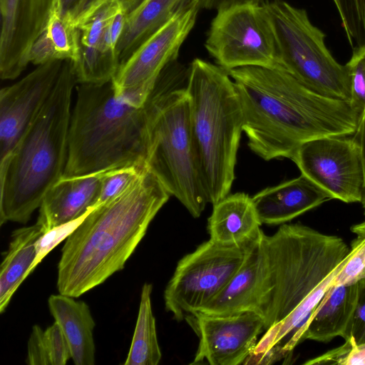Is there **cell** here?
I'll return each mask as SVG.
<instances>
[{
    "mask_svg": "<svg viewBox=\"0 0 365 365\" xmlns=\"http://www.w3.org/2000/svg\"><path fill=\"white\" fill-rule=\"evenodd\" d=\"M240 97L250 149L264 160L291 158L303 143L356 132L360 113L350 101L319 94L283 68L227 71Z\"/></svg>",
    "mask_w": 365,
    "mask_h": 365,
    "instance_id": "6da1fadb",
    "label": "cell"
},
{
    "mask_svg": "<svg viewBox=\"0 0 365 365\" xmlns=\"http://www.w3.org/2000/svg\"><path fill=\"white\" fill-rule=\"evenodd\" d=\"M170 196L145 167L125 191L94 208L62 247L58 293L78 297L123 269Z\"/></svg>",
    "mask_w": 365,
    "mask_h": 365,
    "instance_id": "7a4b0ae2",
    "label": "cell"
},
{
    "mask_svg": "<svg viewBox=\"0 0 365 365\" xmlns=\"http://www.w3.org/2000/svg\"><path fill=\"white\" fill-rule=\"evenodd\" d=\"M77 83L65 60L44 106L10 155L0 162V225L26 224L48 189L63 175L68 147L71 103Z\"/></svg>",
    "mask_w": 365,
    "mask_h": 365,
    "instance_id": "3957f363",
    "label": "cell"
},
{
    "mask_svg": "<svg viewBox=\"0 0 365 365\" xmlns=\"http://www.w3.org/2000/svg\"><path fill=\"white\" fill-rule=\"evenodd\" d=\"M349 252L341 237L300 223L283 224L271 236L262 232L255 312L264 331L282 322Z\"/></svg>",
    "mask_w": 365,
    "mask_h": 365,
    "instance_id": "277c9868",
    "label": "cell"
},
{
    "mask_svg": "<svg viewBox=\"0 0 365 365\" xmlns=\"http://www.w3.org/2000/svg\"><path fill=\"white\" fill-rule=\"evenodd\" d=\"M71 114L63 177L146 165L148 116L145 106L118 98L112 81L78 83Z\"/></svg>",
    "mask_w": 365,
    "mask_h": 365,
    "instance_id": "5b68a950",
    "label": "cell"
},
{
    "mask_svg": "<svg viewBox=\"0 0 365 365\" xmlns=\"http://www.w3.org/2000/svg\"><path fill=\"white\" fill-rule=\"evenodd\" d=\"M190 123L209 203L229 195L243 115L235 83L226 70L201 58L190 63L185 86Z\"/></svg>",
    "mask_w": 365,
    "mask_h": 365,
    "instance_id": "8992f818",
    "label": "cell"
},
{
    "mask_svg": "<svg viewBox=\"0 0 365 365\" xmlns=\"http://www.w3.org/2000/svg\"><path fill=\"white\" fill-rule=\"evenodd\" d=\"M145 107L146 167L193 217H199L209 200L193 142L187 95L185 87L177 86L175 71L160 75Z\"/></svg>",
    "mask_w": 365,
    "mask_h": 365,
    "instance_id": "52a82bcc",
    "label": "cell"
},
{
    "mask_svg": "<svg viewBox=\"0 0 365 365\" xmlns=\"http://www.w3.org/2000/svg\"><path fill=\"white\" fill-rule=\"evenodd\" d=\"M270 19L281 66L312 91L330 98L350 101L346 65L333 56L326 34L307 12L284 0L264 3Z\"/></svg>",
    "mask_w": 365,
    "mask_h": 365,
    "instance_id": "ba28073f",
    "label": "cell"
},
{
    "mask_svg": "<svg viewBox=\"0 0 365 365\" xmlns=\"http://www.w3.org/2000/svg\"><path fill=\"white\" fill-rule=\"evenodd\" d=\"M258 237L231 245L209 240L185 255L165 289V309L178 322L200 311L240 269Z\"/></svg>",
    "mask_w": 365,
    "mask_h": 365,
    "instance_id": "9c48e42d",
    "label": "cell"
},
{
    "mask_svg": "<svg viewBox=\"0 0 365 365\" xmlns=\"http://www.w3.org/2000/svg\"><path fill=\"white\" fill-rule=\"evenodd\" d=\"M205 47L226 71L245 66L283 68L264 4H237L217 11Z\"/></svg>",
    "mask_w": 365,
    "mask_h": 365,
    "instance_id": "30bf717a",
    "label": "cell"
},
{
    "mask_svg": "<svg viewBox=\"0 0 365 365\" xmlns=\"http://www.w3.org/2000/svg\"><path fill=\"white\" fill-rule=\"evenodd\" d=\"M200 9V0H194L178 11L119 66L112 79L118 98L135 107L145 106L162 71L176 61Z\"/></svg>",
    "mask_w": 365,
    "mask_h": 365,
    "instance_id": "8fae6325",
    "label": "cell"
},
{
    "mask_svg": "<svg viewBox=\"0 0 365 365\" xmlns=\"http://www.w3.org/2000/svg\"><path fill=\"white\" fill-rule=\"evenodd\" d=\"M302 175L330 199L361 202L364 172L361 148L352 135L326 136L301 144L290 158Z\"/></svg>",
    "mask_w": 365,
    "mask_h": 365,
    "instance_id": "7c38bea8",
    "label": "cell"
},
{
    "mask_svg": "<svg viewBox=\"0 0 365 365\" xmlns=\"http://www.w3.org/2000/svg\"><path fill=\"white\" fill-rule=\"evenodd\" d=\"M185 320L199 338L191 364L207 362L211 365L245 364L264 331L263 318L253 311L228 316L195 312Z\"/></svg>",
    "mask_w": 365,
    "mask_h": 365,
    "instance_id": "4fadbf2b",
    "label": "cell"
},
{
    "mask_svg": "<svg viewBox=\"0 0 365 365\" xmlns=\"http://www.w3.org/2000/svg\"><path fill=\"white\" fill-rule=\"evenodd\" d=\"M64 61L37 66L0 91V162L11 153L51 95Z\"/></svg>",
    "mask_w": 365,
    "mask_h": 365,
    "instance_id": "5bb4252c",
    "label": "cell"
},
{
    "mask_svg": "<svg viewBox=\"0 0 365 365\" xmlns=\"http://www.w3.org/2000/svg\"><path fill=\"white\" fill-rule=\"evenodd\" d=\"M122 9L118 0H102L76 22L79 53L72 63L77 83L103 84L113 78L119 61L110 24Z\"/></svg>",
    "mask_w": 365,
    "mask_h": 365,
    "instance_id": "9a60e30c",
    "label": "cell"
},
{
    "mask_svg": "<svg viewBox=\"0 0 365 365\" xmlns=\"http://www.w3.org/2000/svg\"><path fill=\"white\" fill-rule=\"evenodd\" d=\"M359 288V282L331 284L307 319L286 341L282 358L306 339L327 343L337 336L344 338L357 304Z\"/></svg>",
    "mask_w": 365,
    "mask_h": 365,
    "instance_id": "2e32d148",
    "label": "cell"
},
{
    "mask_svg": "<svg viewBox=\"0 0 365 365\" xmlns=\"http://www.w3.org/2000/svg\"><path fill=\"white\" fill-rule=\"evenodd\" d=\"M106 172L62 176L45 194L36 222L46 232L96 208Z\"/></svg>",
    "mask_w": 365,
    "mask_h": 365,
    "instance_id": "e0dca14e",
    "label": "cell"
},
{
    "mask_svg": "<svg viewBox=\"0 0 365 365\" xmlns=\"http://www.w3.org/2000/svg\"><path fill=\"white\" fill-rule=\"evenodd\" d=\"M252 197L260 222L269 225L285 224L330 200L302 174L265 188Z\"/></svg>",
    "mask_w": 365,
    "mask_h": 365,
    "instance_id": "ac0fdd59",
    "label": "cell"
},
{
    "mask_svg": "<svg viewBox=\"0 0 365 365\" xmlns=\"http://www.w3.org/2000/svg\"><path fill=\"white\" fill-rule=\"evenodd\" d=\"M262 222L252 197L244 192L227 195L213 205L208 219L210 240L222 245H242L257 239Z\"/></svg>",
    "mask_w": 365,
    "mask_h": 365,
    "instance_id": "d6986e66",
    "label": "cell"
},
{
    "mask_svg": "<svg viewBox=\"0 0 365 365\" xmlns=\"http://www.w3.org/2000/svg\"><path fill=\"white\" fill-rule=\"evenodd\" d=\"M49 311L61 327L70 346L76 365L95 364L93 339L95 321L88 305L83 301L58 293L48 299Z\"/></svg>",
    "mask_w": 365,
    "mask_h": 365,
    "instance_id": "ffe728a7",
    "label": "cell"
},
{
    "mask_svg": "<svg viewBox=\"0 0 365 365\" xmlns=\"http://www.w3.org/2000/svg\"><path fill=\"white\" fill-rule=\"evenodd\" d=\"M53 0H19L11 46L0 58L2 80L17 78L29 63L30 48L43 31Z\"/></svg>",
    "mask_w": 365,
    "mask_h": 365,
    "instance_id": "44dd1931",
    "label": "cell"
},
{
    "mask_svg": "<svg viewBox=\"0 0 365 365\" xmlns=\"http://www.w3.org/2000/svg\"><path fill=\"white\" fill-rule=\"evenodd\" d=\"M194 0H142L128 12L116 47L119 66L178 11Z\"/></svg>",
    "mask_w": 365,
    "mask_h": 365,
    "instance_id": "7402d4cb",
    "label": "cell"
},
{
    "mask_svg": "<svg viewBox=\"0 0 365 365\" xmlns=\"http://www.w3.org/2000/svg\"><path fill=\"white\" fill-rule=\"evenodd\" d=\"M259 238V237L252 245L242 267L226 286L197 312L212 316H228L247 311L255 312L258 286Z\"/></svg>",
    "mask_w": 365,
    "mask_h": 365,
    "instance_id": "603a6c76",
    "label": "cell"
},
{
    "mask_svg": "<svg viewBox=\"0 0 365 365\" xmlns=\"http://www.w3.org/2000/svg\"><path fill=\"white\" fill-rule=\"evenodd\" d=\"M38 224L15 230L0 267V313H4L35 259L36 243L44 233Z\"/></svg>",
    "mask_w": 365,
    "mask_h": 365,
    "instance_id": "cb8c5ba5",
    "label": "cell"
},
{
    "mask_svg": "<svg viewBox=\"0 0 365 365\" xmlns=\"http://www.w3.org/2000/svg\"><path fill=\"white\" fill-rule=\"evenodd\" d=\"M78 53L77 29L62 16L60 0H53L46 24L30 48L29 63L38 66L56 60L75 63Z\"/></svg>",
    "mask_w": 365,
    "mask_h": 365,
    "instance_id": "d4e9b609",
    "label": "cell"
},
{
    "mask_svg": "<svg viewBox=\"0 0 365 365\" xmlns=\"http://www.w3.org/2000/svg\"><path fill=\"white\" fill-rule=\"evenodd\" d=\"M152 290L150 283H145L142 287L137 322L124 365H157L161 360L151 305Z\"/></svg>",
    "mask_w": 365,
    "mask_h": 365,
    "instance_id": "484cf974",
    "label": "cell"
},
{
    "mask_svg": "<svg viewBox=\"0 0 365 365\" xmlns=\"http://www.w3.org/2000/svg\"><path fill=\"white\" fill-rule=\"evenodd\" d=\"M352 49L365 46V0H332Z\"/></svg>",
    "mask_w": 365,
    "mask_h": 365,
    "instance_id": "4316f807",
    "label": "cell"
},
{
    "mask_svg": "<svg viewBox=\"0 0 365 365\" xmlns=\"http://www.w3.org/2000/svg\"><path fill=\"white\" fill-rule=\"evenodd\" d=\"M356 235L344 263L334 277L333 285L354 284L365 278V235Z\"/></svg>",
    "mask_w": 365,
    "mask_h": 365,
    "instance_id": "83f0119b",
    "label": "cell"
},
{
    "mask_svg": "<svg viewBox=\"0 0 365 365\" xmlns=\"http://www.w3.org/2000/svg\"><path fill=\"white\" fill-rule=\"evenodd\" d=\"M146 165H132L108 170L102 180L96 207L125 191L140 175Z\"/></svg>",
    "mask_w": 365,
    "mask_h": 365,
    "instance_id": "f1b7e54d",
    "label": "cell"
},
{
    "mask_svg": "<svg viewBox=\"0 0 365 365\" xmlns=\"http://www.w3.org/2000/svg\"><path fill=\"white\" fill-rule=\"evenodd\" d=\"M91 211L76 220L55 226L40 236L36 243V257L29 271V275L51 251L78 228Z\"/></svg>",
    "mask_w": 365,
    "mask_h": 365,
    "instance_id": "f546056e",
    "label": "cell"
},
{
    "mask_svg": "<svg viewBox=\"0 0 365 365\" xmlns=\"http://www.w3.org/2000/svg\"><path fill=\"white\" fill-rule=\"evenodd\" d=\"M352 50L346 63L350 78V101L361 115L365 108V46Z\"/></svg>",
    "mask_w": 365,
    "mask_h": 365,
    "instance_id": "4dcf8cb0",
    "label": "cell"
},
{
    "mask_svg": "<svg viewBox=\"0 0 365 365\" xmlns=\"http://www.w3.org/2000/svg\"><path fill=\"white\" fill-rule=\"evenodd\" d=\"M305 364L365 365V343L345 341L341 346L309 359Z\"/></svg>",
    "mask_w": 365,
    "mask_h": 365,
    "instance_id": "1f68e13d",
    "label": "cell"
},
{
    "mask_svg": "<svg viewBox=\"0 0 365 365\" xmlns=\"http://www.w3.org/2000/svg\"><path fill=\"white\" fill-rule=\"evenodd\" d=\"M51 365H65L71 359L68 342L59 324H53L45 329Z\"/></svg>",
    "mask_w": 365,
    "mask_h": 365,
    "instance_id": "d6a6232c",
    "label": "cell"
},
{
    "mask_svg": "<svg viewBox=\"0 0 365 365\" xmlns=\"http://www.w3.org/2000/svg\"><path fill=\"white\" fill-rule=\"evenodd\" d=\"M26 363L29 365H51L45 330L36 324L27 344Z\"/></svg>",
    "mask_w": 365,
    "mask_h": 365,
    "instance_id": "836d02e7",
    "label": "cell"
},
{
    "mask_svg": "<svg viewBox=\"0 0 365 365\" xmlns=\"http://www.w3.org/2000/svg\"><path fill=\"white\" fill-rule=\"evenodd\" d=\"M343 339L356 344L365 343V287L361 284L357 304Z\"/></svg>",
    "mask_w": 365,
    "mask_h": 365,
    "instance_id": "e575fe53",
    "label": "cell"
},
{
    "mask_svg": "<svg viewBox=\"0 0 365 365\" xmlns=\"http://www.w3.org/2000/svg\"><path fill=\"white\" fill-rule=\"evenodd\" d=\"M102 0H60L61 15L75 26L76 22Z\"/></svg>",
    "mask_w": 365,
    "mask_h": 365,
    "instance_id": "d590c367",
    "label": "cell"
},
{
    "mask_svg": "<svg viewBox=\"0 0 365 365\" xmlns=\"http://www.w3.org/2000/svg\"><path fill=\"white\" fill-rule=\"evenodd\" d=\"M352 136L359 145L361 153L364 172V187L361 203L364 208L365 215V108L362 113L360 115L357 129Z\"/></svg>",
    "mask_w": 365,
    "mask_h": 365,
    "instance_id": "8d00e7d4",
    "label": "cell"
},
{
    "mask_svg": "<svg viewBox=\"0 0 365 365\" xmlns=\"http://www.w3.org/2000/svg\"><path fill=\"white\" fill-rule=\"evenodd\" d=\"M266 0H200L201 9L216 10L242 4H264Z\"/></svg>",
    "mask_w": 365,
    "mask_h": 365,
    "instance_id": "74e56055",
    "label": "cell"
},
{
    "mask_svg": "<svg viewBox=\"0 0 365 365\" xmlns=\"http://www.w3.org/2000/svg\"><path fill=\"white\" fill-rule=\"evenodd\" d=\"M128 13L135 8L142 0H118Z\"/></svg>",
    "mask_w": 365,
    "mask_h": 365,
    "instance_id": "f35d334b",
    "label": "cell"
},
{
    "mask_svg": "<svg viewBox=\"0 0 365 365\" xmlns=\"http://www.w3.org/2000/svg\"><path fill=\"white\" fill-rule=\"evenodd\" d=\"M360 284L365 287V278L359 282Z\"/></svg>",
    "mask_w": 365,
    "mask_h": 365,
    "instance_id": "ab89813d",
    "label": "cell"
}]
</instances>
